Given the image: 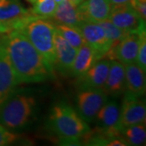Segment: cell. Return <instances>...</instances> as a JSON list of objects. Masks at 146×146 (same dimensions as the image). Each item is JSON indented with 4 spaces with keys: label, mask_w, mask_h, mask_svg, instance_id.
Wrapping results in <instances>:
<instances>
[{
    "label": "cell",
    "mask_w": 146,
    "mask_h": 146,
    "mask_svg": "<svg viewBox=\"0 0 146 146\" xmlns=\"http://www.w3.org/2000/svg\"><path fill=\"white\" fill-rule=\"evenodd\" d=\"M1 38L18 84L39 83L52 77L54 72L23 33L12 30Z\"/></svg>",
    "instance_id": "1"
},
{
    "label": "cell",
    "mask_w": 146,
    "mask_h": 146,
    "mask_svg": "<svg viewBox=\"0 0 146 146\" xmlns=\"http://www.w3.org/2000/svg\"><path fill=\"white\" fill-rule=\"evenodd\" d=\"M49 123L52 131L60 137L61 145H77L80 139L91 131L80 115L67 104L55 105L51 110Z\"/></svg>",
    "instance_id": "2"
},
{
    "label": "cell",
    "mask_w": 146,
    "mask_h": 146,
    "mask_svg": "<svg viewBox=\"0 0 146 146\" xmlns=\"http://www.w3.org/2000/svg\"><path fill=\"white\" fill-rule=\"evenodd\" d=\"M32 45L54 72L55 65V28L52 21L36 16L21 29Z\"/></svg>",
    "instance_id": "3"
},
{
    "label": "cell",
    "mask_w": 146,
    "mask_h": 146,
    "mask_svg": "<svg viewBox=\"0 0 146 146\" xmlns=\"http://www.w3.org/2000/svg\"><path fill=\"white\" fill-rule=\"evenodd\" d=\"M35 107L34 98L11 94L0 106V124L9 130L21 129L31 119Z\"/></svg>",
    "instance_id": "4"
},
{
    "label": "cell",
    "mask_w": 146,
    "mask_h": 146,
    "mask_svg": "<svg viewBox=\"0 0 146 146\" xmlns=\"http://www.w3.org/2000/svg\"><path fill=\"white\" fill-rule=\"evenodd\" d=\"M108 20L127 33H141L145 30V21L129 3L112 6Z\"/></svg>",
    "instance_id": "5"
},
{
    "label": "cell",
    "mask_w": 146,
    "mask_h": 146,
    "mask_svg": "<svg viewBox=\"0 0 146 146\" xmlns=\"http://www.w3.org/2000/svg\"><path fill=\"white\" fill-rule=\"evenodd\" d=\"M35 17L19 0H0V22L11 30H21Z\"/></svg>",
    "instance_id": "6"
},
{
    "label": "cell",
    "mask_w": 146,
    "mask_h": 146,
    "mask_svg": "<svg viewBox=\"0 0 146 146\" xmlns=\"http://www.w3.org/2000/svg\"><path fill=\"white\" fill-rule=\"evenodd\" d=\"M107 100L108 95L102 89H82L77 94L79 115L87 123L92 122Z\"/></svg>",
    "instance_id": "7"
},
{
    "label": "cell",
    "mask_w": 146,
    "mask_h": 146,
    "mask_svg": "<svg viewBox=\"0 0 146 146\" xmlns=\"http://www.w3.org/2000/svg\"><path fill=\"white\" fill-rule=\"evenodd\" d=\"M95 119L99 127L97 133L110 139L121 137V130L119 127V107L115 100H107L98 112Z\"/></svg>",
    "instance_id": "8"
},
{
    "label": "cell",
    "mask_w": 146,
    "mask_h": 146,
    "mask_svg": "<svg viewBox=\"0 0 146 146\" xmlns=\"http://www.w3.org/2000/svg\"><path fill=\"white\" fill-rule=\"evenodd\" d=\"M146 107L141 98L125 93L119 109V127L121 131L129 126L145 123Z\"/></svg>",
    "instance_id": "9"
},
{
    "label": "cell",
    "mask_w": 146,
    "mask_h": 146,
    "mask_svg": "<svg viewBox=\"0 0 146 146\" xmlns=\"http://www.w3.org/2000/svg\"><path fill=\"white\" fill-rule=\"evenodd\" d=\"M139 44L140 33H128L104 57L110 60L115 59L123 65L136 63Z\"/></svg>",
    "instance_id": "10"
},
{
    "label": "cell",
    "mask_w": 146,
    "mask_h": 146,
    "mask_svg": "<svg viewBox=\"0 0 146 146\" xmlns=\"http://www.w3.org/2000/svg\"><path fill=\"white\" fill-rule=\"evenodd\" d=\"M78 28L85 43L93 47L102 58L113 46V44L106 35L104 29L99 24L93 22H82Z\"/></svg>",
    "instance_id": "11"
},
{
    "label": "cell",
    "mask_w": 146,
    "mask_h": 146,
    "mask_svg": "<svg viewBox=\"0 0 146 146\" xmlns=\"http://www.w3.org/2000/svg\"><path fill=\"white\" fill-rule=\"evenodd\" d=\"M18 85L16 76L12 69L4 43L0 38V106L13 94Z\"/></svg>",
    "instance_id": "12"
},
{
    "label": "cell",
    "mask_w": 146,
    "mask_h": 146,
    "mask_svg": "<svg viewBox=\"0 0 146 146\" xmlns=\"http://www.w3.org/2000/svg\"><path fill=\"white\" fill-rule=\"evenodd\" d=\"M110 64V59L107 58L98 59L84 75L78 77L80 89H102L108 76Z\"/></svg>",
    "instance_id": "13"
},
{
    "label": "cell",
    "mask_w": 146,
    "mask_h": 146,
    "mask_svg": "<svg viewBox=\"0 0 146 146\" xmlns=\"http://www.w3.org/2000/svg\"><path fill=\"white\" fill-rule=\"evenodd\" d=\"M111 7L109 0H84L77 8L83 22L98 23L108 20Z\"/></svg>",
    "instance_id": "14"
},
{
    "label": "cell",
    "mask_w": 146,
    "mask_h": 146,
    "mask_svg": "<svg viewBox=\"0 0 146 146\" xmlns=\"http://www.w3.org/2000/svg\"><path fill=\"white\" fill-rule=\"evenodd\" d=\"M55 65L58 72L63 75L71 74L75 58L77 53L66 40H64L55 30Z\"/></svg>",
    "instance_id": "15"
},
{
    "label": "cell",
    "mask_w": 146,
    "mask_h": 146,
    "mask_svg": "<svg viewBox=\"0 0 146 146\" xmlns=\"http://www.w3.org/2000/svg\"><path fill=\"white\" fill-rule=\"evenodd\" d=\"M125 87L126 93L138 98L145 94V72L136 63L126 64Z\"/></svg>",
    "instance_id": "16"
},
{
    "label": "cell",
    "mask_w": 146,
    "mask_h": 146,
    "mask_svg": "<svg viewBox=\"0 0 146 146\" xmlns=\"http://www.w3.org/2000/svg\"><path fill=\"white\" fill-rule=\"evenodd\" d=\"M125 87V68L123 63L110 60L109 72L102 90L108 96L119 95Z\"/></svg>",
    "instance_id": "17"
},
{
    "label": "cell",
    "mask_w": 146,
    "mask_h": 146,
    "mask_svg": "<svg viewBox=\"0 0 146 146\" xmlns=\"http://www.w3.org/2000/svg\"><path fill=\"white\" fill-rule=\"evenodd\" d=\"M102 56L87 43H84L77 50L73 63L71 74L80 77L86 72Z\"/></svg>",
    "instance_id": "18"
},
{
    "label": "cell",
    "mask_w": 146,
    "mask_h": 146,
    "mask_svg": "<svg viewBox=\"0 0 146 146\" xmlns=\"http://www.w3.org/2000/svg\"><path fill=\"white\" fill-rule=\"evenodd\" d=\"M50 20H52L54 24L73 27H78L83 22L77 7L69 0H63L57 4L55 11Z\"/></svg>",
    "instance_id": "19"
},
{
    "label": "cell",
    "mask_w": 146,
    "mask_h": 146,
    "mask_svg": "<svg viewBox=\"0 0 146 146\" xmlns=\"http://www.w3.org/2000/svg\"><path fill=\"white\" fill-rule=\"evenodd\" d=\"M55 30L64 40L78 50L85 43L83 36L78 27L68 26L65 25L54 24Z\"/></svg>",
    "instance_id": "20"
},
{
    "label": "cell",
    "mask_w": 146,
    "mask_h": 146,
    "mask_svg": "<svg viewBox=\"0 0 146 146\" xmlns=\"http://www.w3.org/2000/svg\"><path fill=\"white\" fill-rule=\"evenodd\" d=\"M121 137L128 145H142L145 143V124L140 123L124 127L121 131Z\"/></svg>",
    "instance_id": "21"
},
{
    "label": "cell",
    "mask_w": 146,
    "mask_h": 146,
    "mask_svg": "<svg viewBox=\"0 0 146 146\" xmlns=\"http://www.w3.org/2000/svg\"><path fill=\"white\" fill-rule=\"evenodd\" d=\"M30 10L31 14L44 19H50L54 15L57 3L54 0H36Z\"/></svg>",
    "instance_id": "22"
},
{
    "label": "cell",
    "mask_w": 146,
    "mask_h": 146,
    "mask_svg": "<svg viewBox=\"0 0 146 146\" xmlns=\"http://www.w3.org/2000/svg\"><path fill=\"white\" fill-rule=\"evenodd\" d=\"M98 24H99L104 29L106 35L113 44V46L117 45L128 33L127 32L122 30L121 29L118 28L117 26H115V25L112 24L109 20L101 21V22H98Z\"/></svg>",
    "instance_id": "23"
},
{
    "label": "cell",
    "mask_w": 146,
    "mask_h": 146,
    "mask_svg": "<svg viewBox=\"0 0 146 146\" xmlns=\"http://www.w3.org/2000/svg\"><path fill=\"white\" fill-rule=\"evenodd\" d=\"M136 63L145 72L146 70V33L143 30L140 33V44Z\"/></svg>",
    "instance_id": "24"
},
{
    "label": "cell",
    "mask_w": 146,
    "mask_h": 146,
    "mask_svg": "<svg viewBox=\"0 0 146 146\" xmlns=\"http://www.w3.org/2000/svg\"><path fill=\"white\" fill-rule=\"evenodd\" d=\"M19 138V136L11 132L4 126L0 124V146L8 145Z\"/></svg>",
    "instance_id": "25"
},
{
    "label": "cell",
    "mask_w": 146,
    "mask_h": 146,
    "mask_svg": "<svg viewBox=\"0 0 146 146\" xmlns=\"http://www.w3.org/2000/svg\"><path fill=\"white\" fill-rule=\"evenodd\" d=\"M141 17L146 21V0H133L131 3Z\"/></svg>",
    "instance_id": "26"
},
{
    "label": "cell",
    "mask_w": 146,
    "mask_h": 146,
    "mask_svg": "<svg viewBox=\"0 0 146 146\" xmlns=\"http://www.w3.org/2000/svg\"><path fill=\"white\" fill-rule=\"evenodd\" d=\"M133 0H109L111 6L122 5V4H131Z\"/></svg>",
    "instance_id": "27"
},
{
    "label": "cell",
    "mask_w": 146,
    "mask_h": 146,
    "mask_svg": "<svg viewBox=\"0 0 146 146\" xmlns=\"http://www.w3.org/2000/svg\"><path fill=\"white\" fill-rule=\"evenodd\" d=\"M12 31L9 27L6 25L5 24L0 22V33H7L8 32Z\"/></svg>",
    "instance_id": "28"
},
{
    "label": "cell",
    "mask_w": 146,
    "mask_h": 146,
    "mask_svg": "<svg viewBox=\"0 0 146 146\" xmlns=\"http://www.w3.org/2000/svg\"><path fill=\"white\" fill-rule=\"evenodd\" d=\"M69 1H70L72 4H74V5L77 7V6L80 5V4L83 2L84 0H69Z\"/></svg>",
    "instance_id": "29"
},
{
    "label": "cell",
    "mask_w": 146,
    "mask_h": 146,
    "mask_svg": "<svg viewBox=\"0 0 146 146\" xmlns=\"http://www.w3.org/2000/svg\"><path fill=\"white\" fill-rule=\"evenodd\" d=\"M26 1H28V2H29V3H31V4H33V3H34V2H35L36 0H26Z\"/></svg>",
    "instance_id": "30"
},
{
    "label": "cell",
    "mask_w": 146,
    "mask_h": 146,
    "mask_svg": "<svg viewBox=\"0 0 146 146\" xmlns=\"http://www.w3.org/2000/svg\"><path fill=\"white\" fill-rule=\"evenodd\" d=\"M62 1H63V0H54V2H55L57 4H58V3H59L60 2H62Z\"/></svg>",
    "instance_id": "31"
}]
</instances>
